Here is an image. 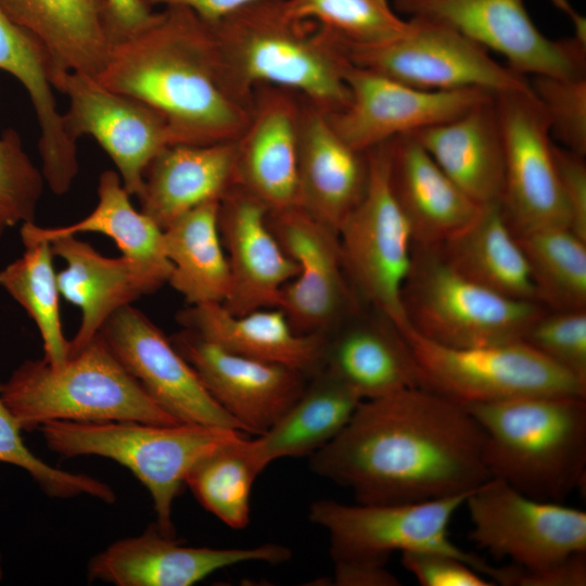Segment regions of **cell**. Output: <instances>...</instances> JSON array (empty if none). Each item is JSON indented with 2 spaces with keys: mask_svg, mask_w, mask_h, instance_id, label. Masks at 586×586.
Returning <instances> with one entry per match:
<instances>
[{
  "mask_svg": "<svg viewBox=\"0 0 586 586\" xmlns=\"http://www.w3.org/2000/svg\"><path fill=\"white\" fill-rule=\"evenodd\" d=\"M332 584L336 586H397L398 578L384 564L336 561Z\"/></svg>",
  "mask_w": 586,
  "mask_h": 586,
  "instance_id": "obj_48",
  "label": "cell"
},
{
  "mask_svg": "<svg viewBox=\"0 0 586 586\" xmlns=\"http://www.w3.org/2000/svg\"><path fill=\"white\" fill-rule=\"evenodd\" d=\"M268 222L297 266L278 306L297 333L328 336L365 308L348 280L334 229L300 206L269 211Z\"/></svg>",
  "mask_w": 586,
  "mask_h": 586,
  "instance_id": "obj_15",
  "label": "cell"
},
{
  "mask_svg": "<svg viewBox=\"0 0 586 586\" xmlns=\"http://www.w3.org/2000/svg\"><path fill=\"white\" fill-rule=\"evenodd\" d=\"M269 208L235 184L220 200L218 224L230 290L224 306L233 314L278 307L281 291L297 273L268 222Z\"/></svg>",
  "mask_w": 586,
  "mask_h": 586,
  "instance_id": "obj_21",
  "label": "cell"
},
{
  "mask_svg": "<svg viewBox=\"0 0 586 586\" xmlns=\"http://www.w3.org/2000/svg\"><path fill=\"white\" fill-rule=\"evenodd\" d=\"M50 244L53 255L66 264L58 273L60 294L81 311L68 357L81 351L114 313L165 284L137 262L124 255L103 256L75 235L56 238Z\"/></svg>",
  "mask_w": 586,
  "mask_h": 586,
  "instance_id": "obj_23",
  "label": "cell"
},
{
  "mask_svg": "<svg viewBox=\"0 0 586 586\" xmlns=\"http://www.w3.org/2000/svg\"><path fill=\"white\" fill-rule=\"evenodd\" d=\"M400 562L422 586L496 585L460 558L443 551H403L400 552Z\"/></svg>",
  "mask_w": 586,
  "mask_h": 586,
  "instance_id": "obj_44",
  "label": "cell"
},
{
  "mask_svg": "<svg viewBox=\"0 0 586 586\" xmlns=\"http://www.w3.org/2000/svg\"><path fill=\"white\" fill-rule=\"evenodd\" d=\"M366 192L339 230L345 270L365 308L391 321L403 335L412 328L403 305L413 237L388 179L387 142L367 151Z\"/></svg>",
  "mask_w": 586,
  "mask_h": 586,
  "instance_id": "obj_8",
  "label": "cell"
},
{
  "mask_svg": "<svg viewBox=\"0 0 586 586\" xmlns=\"http://www.w3.org/2000/svg\"><path fill=\"white\" fill-rule=\"evenodd\" d=\"M44 178L26 153L20 133L8 128L0 135V237L34 222Z\"/></svg>",
  "mask_w": 586,
  "mask_h": 586,
  "instance_id": "obj_41",
  "label": "cell"
},
{
  "mask_svg": "<svg viewBox=\"0 0 586 586\" xmlns=\"http://www.w3.org/2000/svg\"><path fill=\"white\" fill-rule=\"evenodd\" d=\"M361 402L349 385L322 368L308 378L279 420L251 440L255 458L265 469L283 457L310 456L344 429Z\"/></svg>",
  "mask_w": 586,
  "mask_h": 586,
  "instance_id": "obj_33",
  "label": "cell"
},
{
  "mask_svg": "<svg viewBox=\"0 0 586 586\" xmlns=\"http://www.w3.org/2000/svg\"><path fill=\"white\" fill-rule=\"evenodd\" d=\"M295 93L262 86L237 140V184L269 211L297 206L298 141L303 102Z\"/></svg>",
  "mask_w": 586,
  "mask_h": 586,
  "instance_id": "obj_22",
  "label": "cell"
},
{
  "mask_svg": "<svg viewBox=\"0 0 586 586\" xmlns=\"http://www.w3.org/2000/svg\"><path fill=\"white\" fill-rule=\"evenodd\" d=\"M404 337L416 360L420 386L463 407L528 395L586 396V381L522 341L457 348L429 341L413 329Z\"/></svg>",
  "mask_w": 586,
  "mask_h": 586,
  "instance_id": "obj_9",
  "label": "cell"
},
{
  "mask_svg": "<svg viewBox=\"0 0 586 586\" xmlns=\"http://www.w3.org/2000/svg\"><path fill=\"white\" fill-rule=\"evenodd\" d=\"M52 85L69 101L63 113L68 136L75 141L92 137L115 164L128 194L138 196L150 163L175 144L165 119L146 103L90 75L58 71Z\"/></svg>",
  "mask_w": 586,
  "mask_h": 586,
  "instance_id": "obj_16",
  "label": "cell"
},
{
  "mask_svg": "<svg viewBox=\"0 0 586 586\" xmlns=\"http://www.w3.org/2000/svg\"><path fill=\"white\" fill-rule=\"evenodd\" d=\"M388 179L413 243L438 246L469 225L482 205L436 164L413 135L387 142Z\"/></svg>",
  "mask_w": 586,
  "mask_h": 586,
  "instance_id": "obj_25",
  "label": "cell"
},
{
  "mask_svg": "<svg viewBox=\"0 0 586 586\" xmlns=\"http://www.w3.org/2000/svg\"><path fill=\"white\" fill-rule=\"evenodd\" d=\"M403 305L410 327L447 347H479L522 341L547 310L533 301L510 298L457 273L436 247L413 243Z\"/></svg>",
  "mask_w": 586,
  "mask_h": 586,
  "instance_id": "obj_7",
  "label": "cell"
},
{
  "mask_svg": "<svg viewBox=\"0 0 586 586\" xmlns=\"http://www.w3.org/2000/svg\"><path fill=\"white\" fill-rule=\"evenodd\" d=\"M237 140L174 144L148 166L140 211L163 230L187 212L220 201L237 184Z\"/></svg>",
  "mask_w": 586,
  "mask_h": 586,
  "instance_id": "obj_28",
  "label": "cell"
},
{
  "mask_svg": "<svg viewBox=\"0 0 586 586\" xmlns=\"http://www.w3.org/2000/svg\"><path fill=\"white\" fill-rule=\"evenodd\" d=\"M504 145L499 206L515 237L546 228H568L552 138L533 91L494 94ZM569 229V228H568Z\"/></svg>",
  "mask_w": 586,
  "mask_h": 586,
  "instance_id": "obj_14",
  "label": "cell"
},
{
  "mask_svg": "<svg viewBox=\"0 0 586 586\" xmlns=\"http://www.w3.org/2000/svg\"><path fill=\"white\" fill-rule=\"evenodd\" d=\"M264 469L244 436L209 455L188 474L186 485L196 500L234 530L247 526L251 492Z\"/></svg>",
  "mask_w": 586,
  "mask_h": 586,
  "instance_id": "obj_38",
  "label": "cell"
},
{
  "mask_svg": "<svg viewBox=\"0 0 586 586\" xmlns=\"http://www.w3.org/2000/svg\"><path fill=\"white\" fill-rule=\"evenodd\" d=\"M434 247L466 279L510 298L537 302L525 255L498 201L482 205L469 225Z\"/></svg>",
  "mask_w": 586,
  "mask_h": 586,
  "instance_id": "obj_32",
  "label": "cell"
},
{
  "mask_svg": "<svg viewBox=\"0 0 586 586\" xmlns=\"http://www.w3.org/2000/svg\"><path fill=\"white\" fill-rule=\"evenodd\" d=\"M522 342L574 377L586 381V309L544 311Z\"/></svg>",
  "mask_w": 586,
  "mask_h": 586,
  "instance_id": "obj_43",
  "label": "cell"
},
{
  "mask_svg": "<svg viewBox=\"0 0 586 586\" xmlns=\"http://www.w3.org/2000/svg\"><path fill=\"white\" fill-rule=\"evenodd\" d=\"M217 404L247 434L271 428L309 377L292 368L229 352L184 329L170 339Z\"/></svg>",
  "mask_w": 586,
  "mask_h": 586,
  "instance_id": "obj_19",
  "label": "cell"
},
{
  "mask_svg": "<svg viewBox=\"0 0 586 586\" xmlns=\"http://www.w3.org/2000/svg\"><path fill=\"white\" fill-rule=\"evenodd\" d=\"M399 35L373 44L337 41L346 59L423 90L476 88L497 94L532 90L530 79L495 61L487 50L456 30L409 17Z\"/></svg>",
  "mask_w": 586,
  "mask_h": 586,
  "instance_id": "obj_11",
  "label": "cell"
},
{
  "mask_svg": "<svg viewBox=\"0 0 586 586\" xmlns=\"http://www.w3.org/2000/svg\"><path fill=\"white\" fill-rule=\"evenodd\" d=\"M290 558V549L278 544L225 549L183 546L152 523L142 534L116 540L93 556L88 577L116 586H191L239 563L279 564Z\"/></svg>",
  "mask_w": 586,
  "mask_h": 586,
  "instance_id": "obj_20",
  "label": "cell"
},
{
  "mask_svg": "<svg viewBox=\"0 0 586 586\" xmlns=\"http://www.w3.org/2000/svg\"><path fill=\"white\" fill-rule=\"evenodd\" d=\"M466 408L485 434L491 477L552 502L585 481L586 396L528 395Z\"/></svg>",
  "mask_w": 586,
  "mask_h": 586,
  "instance_id": "obj_4",
  "label": "cell"
},
{
  "mask_svg": "<svg viewBox=\"0 0 586 586\" xmlns=\"http://www.w3.org/2000/svg\"><path fill=\"white\" fill-rule=\"evenodd\" d=\"M295 17L316 23L339 41L373 44L403 33L408 24L388 0H283Z\"/></svg>",
  "mask_w": 586,
  "mask_h": 586,
  "instance_id": "obj_39",
  "label": "cell"
},
{
  "mask_svg": "<svg viewBox=\"0 0 586 586\" xmlns=\"http://www.w3.org/2000/svg\"><path fill=\"white\" fill-rule=\"evenodd\" d=\"M411 135L471 200L479 205L499 201L504 145L494 95Z\"/></svg>",
  "mask_w": 586,
  "mask_h": 586,
  "instance_id": "obj_30",
  "label": "cell"
},
{
  "mask_svg": "<svg viewBox=\"0 0 586 586\" xmlns=\"http://www.w3.org/2000/svg\"><path fill=\"white\" fill-rule=\"evenodd\" d=\"M221 56L241 89L276 87L300 93L328 115L349 100L351 62L336 39L292 15L283 0L250 4L211 25Z\"/></svg>",
  "mask_w": 586,
  "mask_h": 586,
  "instance_id": "obj_3",
  "label": "cell"
},
{
  "mask_svg": "<svg viewBox=\"0 0 586 586\" xmlns=\"http://www.w3.org/2000/svg\"><path fill=\"white\" fill-rule=\"evenodd\" d=\"M536 300L548 310L586 309V241L564 227L517 237Z\"/></svg>",
  "mask_w": 586,
  "mask_h": 586,
  "instance_id": "obj_36",
  "label": "cell"
},
{
  "mask_svg": "<svg viewBox=\"0 0 586 586\" xmlns=\"http://www.w3.org/2000/svg\"><path fill=\"white\" fill-rule=\"evenodd\" d=\"M0 7L42 43L55 72L97 77L104 67L114 44L105 0H0Z\"/></svg>",
  "mask_w": 586,
  "mask_h": 586,
  "instance_id": "obj_31",
  "label": "cell"
},
{
  "mask_svg": "<svg viewBox=\"0 0 586 586\" xmlns=\"http://www.w3.org/2000/svg\"><path fill=\"white\" fill-rule=\"evenodd\" d=\"M150 5L183 7L208 25H214L239 10L263 0H145Z\"/></svg>",
  "mask_w": 586,
  "mask_h": 586,
  "instance_id": "obj_49",
  "label": "cell"
},
{
  "mask_svg": "<svg viewBox=\"0 0 586 586\" xmlns=\"http://www.w3.org/2000/svg\"><path fill=\"white\" fill-rule=\"evenodd\" d=\"M21 426L0 397V462L24 469L51 497L88 495L104 502L116 500L114 491L90 475L54 468L35 456L24 444Z\"/></svg>",
  "mask_w": 586,
  "mask_h": 586,
  "instance_id": "obj_40",
  "label": "cell"
},
{
  "mask_svg": "<svg viewBox=\"0 0 586 586\" xmlns=\"http://www.w3.org/2000/svg\"><path fill=\"white\" fill-rule=\"evenodd\" d=\"M346 78L348 103L327 115L341 138L360 152L449 120L494 95L476 88L423 90L352 63Z\"/></svg>",
  "mask_w": 586,
  "mask_h": 586,
  "instance_id": "obj_18",
  "label": "cell"
},
{
  "mask_svg": "<svg viewBox=\"0 0 586 586\" xmlns=\"http://www.w3.org/2000/svg\"><path fill=\"white\" fill-rule=\"evenodd\" d=\"M0 69L25 88L39 125L41 173L50 190L66 193L78 173L77 141L65 130L52 77L54 64L42 43L0 7Z\"/></svg>",
  "mask_w": 586,
  "mask_h": 586,
  "instance_id": "obj_29",
  "label": "cell"
},
{
  "mask_svg": "<svg viewBox=\"0 0 586 586\" xmlns=\"http://www.w3.org/2000/svg\"><path fill=\"white\" fill-rule=\"evenodd\" d=\"M39 430L66 457L100 456L127 468L149 491L162 533L175 536L173 506L191 470L243 432L194 423L50 421Z\"/></svg>",
  "mask_w": 586,
  "mask_h": 586,
  "instance_id": "obj_6",
  "label": "cell"
},
{
  "mask_svg": "<svg viewBox=\"0 0 586 586\" xmlns=\"http://www.w3.org/2000/svg\"><path fill=\"white\" fill-rule=\"evenodd\" d=\"M368 177L367 152L347 144L324 112L303 101L297 206L339 232L361 201Z\"/></svg>",
  "mask_w": 586,
  "mask_h": 586,
  "instance_id": "obj_24",
  "label": "cell"
},
{
  "mask_svg": "<svg viewBox=\"0 0 586 586\" xmlns=\"http://www.w3.org/2000/svg\"><path fill=\"white\" fill-rule=\"evenodd\" d=\"M177 321L229 352L285 366L310 377L324 366L327 336L300 334L279 307L233 314L222 303L189 305Z\"/></svg>",
  "mask_w": 586,
  "mask_h": 586,
  "instance_id": "obj_26",
  "label": "cell"
},
{
  "mask_svg": "<svg viewBox=\"0 0 586 586\" xmlns=\"http://www.w3.org/2000/svg\"><path fill=\"white\" fill-rule=\"evenodd\" d=\"M555 162L568 213V228L586 241V161L585 155L553 144Z\"/></svg>",
  "mask_w": 586,
  "mask_h": 586,
  "instance_id": "obj_46",
  "label": "cell"
},
{
  "mask_svg": "<svg viewBox=\"0 0 586 586\" xmlns=\"http://www.w3.org/2000/svg\"><path fill=\"white\" fill-rule=\"evenodd\" d=\"M493 582L505 586H585L586 551L572 553L539 569H525L513 563L496 568Z\"/></svg>",
  "mask_w": 586,
  "mask_h": 586,
  "instance_id": "obj_45",
  "label": "cell"
},
{
  "mask_svg": "<svg viewBox=\"0 0 586 586\" xmlns=\"http://www.w3.org/2000/svg\"><path fill=\"white\" fill-rule=\"evenodd\" d=\"M220 201L206 202L163 230V245L171 264L170 284L189 305L224 303L230 271L221 241Z\"/></svg>",
  "mask_w": 586,
  "mask_h": 586,
  "instance_id": "obj_35",
  "label": "cell"
},
{
  "mask_svg": "<svg viewBox=\"0 0 586 586\" xmlns=\"http://www.w3.org/2000/svg\"><path fill=\"white\" fill-rule=\"evenodd\" d=\"M2 578V569H1V563H0V579Z\"/></svg>",
  "mask_w": 586,
  "mask_h": 586,
  "instance_id": "obj_50",
  "label": "cell"
},
{
  "mask_svg": "<svg viewBox=\"0 0 586 586\" xmlns=\"http://www.w3.org/2000/svg\"><path fill=\"white\" fill-rule=\"evenodd\" d=\"M362 400L421 387L412 352L399 330L362 308L327 336L324 366Z\"/></svg>",
  "mask_w": 586,
  "mask_h": 586,
  "instance_id": "obj_27",
  "label": "cell"
},
{
  "mask_svg": "<svg viewBox=\"0 0 586 586\" xmlns=\"http://www.w3.org/2000/svg\"><path fill=\"white\" fill-rule=\"evenodd\" d=\"M398 14L443 24L501 54L522 76H586V42L552 39L532 20L524 0H392Z\"/></svg>",
  "mask_w": 586,
  "mask_h": 586,
  "instance_id": "obj_12",
  "label": "cell"
},
{
  "mask_svg": "<svg viewBox=\"0 0 586 586\" xmlns=\"http://www.w3.org/2000/svg\"><path fill=\"white\" fill-rule=\"evenodd\" d=\"M469 493L390 505H346L320 499L310 504L308 515L311 523L328 533L333 562L385 565L395 551L437 550L460 558L492 581L495 566L449 539V523Z\"/></svg>",
  "mask_w": 586,
  "mask_h": 586,
  "instance_id": "obj_10",
  "label": "cell"
},
{
  "mask_svg": "<svg viewBox=\"0 0 586 586\" xmlns=\"http://www.w3.org/2000/svg\"><path fill=\"white\" fill-rule=\"evenodd\" d=\"M82 232L102 233L112 239L122 255L137 262L168 283L171 264L165 255L163 229L141 211L135 209L116 170H104L99 177L98 203L93 211L68 226L44 228L34 222L21 226L24 244L48 242Z\"/></svg>",
  "mask_w": 586,
  "mask_h": 586,
  "instance_id": "obj_34",
  "label": "cell"
},
{
  "mask_svg": "<svg viewBox=\"0 0 586 586\" xmlns=\"http://www.w3.org/2000/svg\"><path fill=\"white\" fill-rule=\"evenodd\" d=\"M105 8L114 43L145 30L161 15L153 12L145 0H105Z\"/></svg>",
  "mask_w": 586,
  "mask_h": 586,
  "instance_id": "obj_47",
  "label": "cell"
},
{
  "mask_svg": "<svg viewBox=\"0 0 586 586\" xmlns=\"http://www.w3.org/2000/svg\"><path fill=\"white\" fill-rule=\"evenodd\" d=\"M95 78L161 114L175 144L238 140L253 109L254 94L232 78L211 25L178 5L115 42Z\"/></svg>",
  "mask_w": 586,
  "mask_h": 586,
  "instance_id": "obj_2",
  "label": "cell"
},
{
  "mask_svg": "<svg viewBox=\"0 0 586 586\" xmlns=\"http://www.w3.org/2000/svg\"><path fill=\"white\" fill-rule=\"evenodd\" d=\"M48 242L26 245L24 254L0 270V286L33 319L43 343V359L60 366L68 358L69 341L60 316L58 273Z\"/></svg>",
  "mask_w": 586,
  "mask_h": 586,
  "instance_id": "obj_37",
  "label": "cell"
},
{
  "mask_svg": "<svg viewBox=\"0 0 586 586\" xmlns=\"http://www.w3.org/2000/svg\"><path fill=\"white\" fill-rule=\"evenodd\" d=\"M22 430L50 421L177 424L124 368L98 333L60 366L25 360L0 384Z\"/></svg>",
  "mask_w": 586,
  "mask_h": 586,
  "instance_id": "obj_5",
  "label": "cell"
},
{
  "mask_svg": "<svg viewBox=\"0 0 586 586\" xmlns=\"http://www.w3.org/2000/svg\"><path fill=\"white\" fill-rule=\"evenodd\" d=\"M530 85L545 112L551 138L558 145L586 155V76H532Z\"/></svg>",
  "mask_w": 586,
  "mask_h": 586,
  "instance_id": "obj_42",
  "label": "cell"
},
{
  "mask_svg": "<svg viewBox=\"0 0 586 586\" xmlns=\"http://www.w3.org/2000/svg\"><path fill=\"white\" fill-rule=\"evenodd\" d=\"M99 333L144 392L179 423L243 432L212 397L171 340L138 308L127 305L118 309Z\"/></svg>",
  "mask_w": 586,
  "mask_h": 586,
  "instance_id": "obj_17",
  "label": "cell"
},
{
  "mask_svg": "<svg viewBox=\"0 0 586 586\" xmlns=\"http://www.w3.org/2000/svg\"><path fill=\"white\" fill-rule=\"evenodd\" d=\"M469 539L495 557L539 569L586 551V512L528 497L498 477L472 489L464 505Z\"/></svg>",
  "mask_w": 586,
  "mask_h": 586,
  "instance_id": "obj_13",
  "label": "cell"
},
{
  "mask_svg": "<svg viewBox=\"0 0 586 586\" xmlns=\"http://www.w3.org/2000/svg\"><path fill=\"white\" fill-rule=\"evenodd\" d=\"M485 434L466 407L423 387L362 400L309 469L357 502L409 504L469 493L491 477Z\"/></svg>",
  "mask_w": 586,
  "mask_h": 586,
  "instance_id": "obj_1",
  "label": "cell"
}]
</instances>
